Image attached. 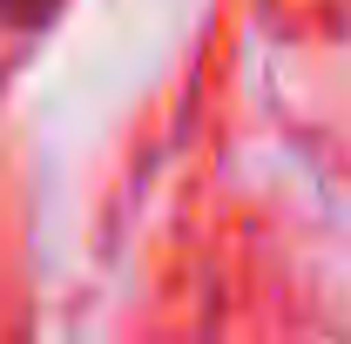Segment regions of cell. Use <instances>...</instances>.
<instances>
[{
  "mask_svg": "<svg viewBox=\"0 0 351 344\" xmlns=\"http://www.w3.org/2000/svg\"><path fill=\"white\" fill-rule=\"evenodd\" d=\"M47 7H54V0H0V14H7V21H41Z\"/></svg>",
  "mask_w": 351,
  "mask_h": 344,
  "instance_id": "6da1fadb",
  "label": "cell"
}]
</instances>
